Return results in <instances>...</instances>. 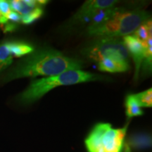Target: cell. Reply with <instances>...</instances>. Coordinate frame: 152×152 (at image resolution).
<instances>
[{"mask_svg": "<svg viewBox=\"0 0 152 152\" xmlns=\"http://www.w3.org/2000/svg\"><path fill=\"white\" fill-rule=\"evenodd\" d=\"M82 67L80 61L64 56L56 49L42 48L23 57L4 75V82L27 77H51Z\"/></svg>", "mask_w": 152, "mask_h": 152, "instance_id": "obj_1", "label": "cell"}, {"mask_svg": "<svg viewBox=\"0 0 152 152\" xmlns=\"http://www.w3.org/2000/svg\"><path fill=\"white\" fill-rule=\"evenodd\" d=\"M102 75L82 70H71L59 75L33 80L29 86L17 96L19 104L28 105L37 102L55 87L102 80Z\"/></svg>", "mask_w": 152, "mask_h": 152, "instance_id": "obj_2", "label": "cell"}, {"mask_svg": "<svg viewBox=\"0 0 152 152\" xmlns=\"http://www.w3.org/2000/svg\"><path fill=\"white\" fill-rule=\"evenodd\" d=\"M150 19V15L144 10L119 8L111 18L98 26L87 28V32L98 37H125L132 35Z\"/></svg>", "mask_w": 152, "mask_h": 152, "instance_id": "obj_3", "label": "cell"}, {"mask_svg": "<svg viewBox=\"0 0 152 152\" xmlns=\"http://www.w3.org/2000/svg\"><path fill=\"white\" fill-rule=\"evenodd\" d=\"M128 125L113 128L110 123H99L94 125L85 140L87 152H122Z\"/></svg>", "mask_w": 152, "mask_h": 152, "instance_id": "obj_4", "label": "cell"}, {"mask_svg": "<svg viewBox=\"0 0 152 152\" xmlns=\"http://www.w3.org/2000/svg\"><path fill=\"white\" fill-rule=\"evenodd\" d=\"M88 59L98 63L104 58L128 61L130 54L119 37H99L83 50Z\"/></svg>", "mask_w": 152, "mask_h": 152, "instance_id": "obj_5", "label": "cell"}, {"mask_svg": "<svg viewBox=\"0 0 152 152\" xmlns=\"http://www.w3.org/2000/svg\"><path fill=\"white\" fill-rule=\"evenodd\" d=\"M35 50L30 43L20 40H7L0 42V73L7 69L14 58L26 56Z\"/></svg>", "mask_w": 152, "mask_h": 152, "instance_id": "obj_6", "label": "cell"}, {"mask_svg": "<svg viewBox=\"0 0 152 152\" xmlns=\"http://www.w3.org/2000/svg\"><path fill=\"white\" fill-rule=\"evenodd\" d=\"M123 42L129 54H131L134 61V66H135L134 79L137 80L139 77L141 66L145 58V44L133 35L123 37Z\"/></svg>", "mask_w": 152, "mask_h": 152, "instance_id": "obj_7", "label": "cell"}, {"mask_svg": "<svg viewBox=\"0 0 152 152\" xmlns=\"http://www.w3.org/2000/svg\"><path fill=\"white\" fill-rule=\"evenodd\" d=\"M117 3L115 0H89L86 1L75 15L77 20H88L90 17L100 9L113 7Z\"/></svg>", "mask_w": 152, "mask_h": 152, "instance_id": "obj_8", "label": "cell"}, {"mask_svg": "<svg viewBox=\"0 0 152 152\" xmlns=\"http://www.w3.org/2000/svg\"><path fill=\"white\" fill-rule=\"evenodd\" d=\"M97 64L99 71L109 73H122L128 71L130 68L129 61L112 58H104Z\"/></svg>", "mask_w": 152, "mask_h": 152, "instance_id": "obj_9", "label": "cell"}, {"mask_svg": "<svg viewBox=\"0 0 152 152\" xmlns=\"http://www.w3.org/2000/svg\"><path fill=\"white\" fill-rule=\"evenodd\" d=\"M10 4L11 8L13 11L18 14L22 17L27 16L32 12L34 9L39 7L38 1H9Z\"/></svg>", "mask_w": 152, "mask_h": 152, "instance_id": "obj_10", "label": "cell"}, {"mask_svg": "<svg viewBox=\"0 0 152 152\" xmlns=\"http://www.w3.org/2000/svg\"><path fill=\"white\" fill-rule=\"evenodd\" d=\"M119 9V7H111V8L100 9L96 11L95 14L90 17L88 19L89 26L90 27H94V26H98L103 23L106 22V20L111 18Z\"/></svg>", "mask_w": 152, "mask_h": 152, "instance_id": "obj_11", "label": "cell"}, {"mask_svg": "<svg viewBox=\"0 0 152 152\" xmlns=\"http://www.w3.org/2000/svg\"><path fill=\"white\" fill-rule=\"evenodd\" d=\"M125 108H126V115L128 118H133L140 116L144 114L137 100L134 98V94H128L125 99Z\"/></svg>", "mask_w": 152, "mask_h": 152, "instance_id": "obj_12", "label": "cell"}, {"mask_svg": "<svg viewBox=\"0 0 152 152\" xmlns=\"http://www.w3.org/2000/svg\"><path fill=\"white\" fill-rule=\"evenodd\" d=\"M127 144L135 149H144L151 147V139L149 135L137 134L131 137L129 140V143Z\"/></svg>", "mask_w": 152, "mask_h": 152, "instance_id": "obj_13", "label": "cell"}, {"mask_svg": "<svg viewBox=\"0 0 152 152\" xmlns=\"http://www.w3.org/2000/svg\"><path fill=\"white\" fill-rule=\"evenodd\" d=\"M152 26H151V20H148L145 23L142 24L137 30L133 33L137 39H140L142 42H144L149 39V37H152Z\"/></svg>", "mask_w": 152, "mask_h": 152, "instance_id": "obj_14", "label": "cell"}, {"mask_svg": "<svg viewBox=\"0 0 152 152\" xmlns=\"http://www.w3.org/2000/svg\"><path fill=\"white\" fill-rule=\"evenodd\" d=\"M134 98L140 107L151 108L152 106V89L134 94Z\"/></svg>", "mask_w": 152, "mask_h": 152, "instance_id": "obj_15", "label": "cell"}, {"mask_svg": "<svg viewBox=\"0 0 152 152\" xmlns=\"http://www.w3.org/2000/svg\"><path fill=\"white\" fill-rule=\"evenodd\" d=\"M12 9L11 8L9 1L0 0V24L6 25L8 23V16Z\"/></svg>", "mask_w": 152, "mask_h": 152, "instance_id": "obj_16", "label": "cell"}, {"mask_svg": "<svg viewBox=\"0 0 152 152\" xmlns=\"http://www.w3.org/2000/svg\"><path fill=\"white\" fill-rule=\"evenodd\" d=\"M43 14V9L42 7H38L37 8H35L34 10L30 12L29 14L27 16L22 17L21 18V23L26 25H29L31 24L32 23H33L35 20H37L38 18H39L42 16Z\"/></svg>", "mask_w": 152, "mask_h": 152, "instance_id": "obj_17", "label": "cell"}, {"mask_svg": "<svg viewBox=\"0 0 152 152\" xmlns=\"http://www.w3.org/2000/svg\"><path fill=\"white\" fill-rule=\"evenodd\" d=\"M124 150H125V152H132V151H131V149H130V146H129L128 144H127V143L125 144Z\"/></svg>", "mask_w": 152, "mask_h": 152, "instance_id": "obj_18", "label": "cell"}]
</instances>
